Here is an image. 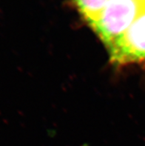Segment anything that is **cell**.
Here are the masks:
<instances>
[{
    "label": "cell",
    "mask_w": 145,
    "mask_h": 146,
    "mask_svg": "<svg viewBox=\"0 0 145 146\" xmlns=\"http://www.w3.org/2000/svg\"><path fill=\"white\" fill-rule=\"evenodd\" d=\"M79 12L89 24L95 20L109 0H75Z\"/></svg>",
    "instance_id": "cell-3"
},
{
    "label": "cell",
    "mask_w": 145,
    "mask_h": 146,
    "mask_svg": "<svg viewBox=\"0 0 145 146\" xmlns=\"http://www.w3.org/2000/svg\"><path fill=\"white\" fill-rule=\"evenodd\" d=\"M144 8L145 3L140 0H109L89 25L108 48L126 32Z\"/></svg>",
    "instance_id": "cell-1"
},
{
    "label": "cell",
    "mask_w": 145,
    "mask_h": 146,
    "mask_svg": "<svg viewBox=\"0 0 145 146\" xmlns=\"http://www.w3.org/2000/svg\"><path fill=\"white\" fill-rule=\"evenodd\" d=\"M110 62L125 65L145 62V8L108 48Z\"/></svg>",
    "instance_id": "cell-2"
},
{
    "label": "cell",
    "mask_w": 145,
    "mask_h": 146,
    "mask_svg": "<svg viewBox=\"0 0 145 146\" xmlns=\"http://www.w3.org/2000/svg\"><path fill=\"white\" fill-rule=\"evenodd\" d=\"M140 1L142 2H144V3H145V0H140Z\"/></svg>",
    "instance_id": "cell-4"
}]
</instances>
